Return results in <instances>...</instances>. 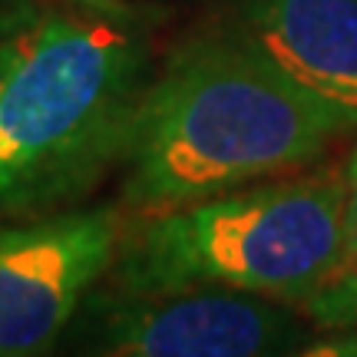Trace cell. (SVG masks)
Masks as SVG:
<instances>
[{
	"instance_id": "1",
	"label": "cell",
	"mask_w": 357,
	"mask_h": 357,
	"mask_svg": "<svg viewBox=\"0 0 357 357\" xmlns=\"http://www.w3.org/2000/svg\"><path fill=\"white\" fill-rule=\"evenodd\" d=\"M149 43L113 3L43 10L0 33V215H43L123 162Z\"/></svg>"
},
{
	"instance_id": "2",
	"label": "cell",
	"mask_w": 357,
	"mask_h": 357,
	"mask_svg": "<svg viewBox=\"0 0 357 357\" xmlns=\"http://www.w3.org/2000/svg\"><path fill=\"white\" fill-rule=\"evenodd\" d=\"M119 291L231 288L278 298L331 328L357 324L344 166L252 182L142 215L119 242Z\"/></svg>"
},
{
	"instance_id": "3",
	"label": "cell",
	"mask_w": 357,
	"mask_h": 357,
	"mask_svg": "<svg viewBox=\"0 0 357 357\" xmlns=\"http://www.w3.org/2000/svg\"><path fill=\"white\" fill-rule=\"evenodd\" d=\"M341 136L248 43H185L153 79L126 153L123 208L159 215L311 166Z\"/></svg>"
},
{
	"instance_id": "4",
	"label": "cell",
	"mask_w": 357,
	"mask_h": 357,
	"mask_svg": "<svg viewBox=\"0 0 357 357\" xmlns=\"http://www.w3.org/2000/svg\"><path fill=\"white\" fill-rule=\"evenodd\" d=\"M113 205L20 215L0 225V357H50L89 291L116 265Z\"/></svg>"
},
{
	"instance_id": "5",
	"label": "cell",
	"mask_w": 357,
	"mask_h": 357,
	"mask_svg": "<svg viewBox=\"0 0 357 357\" xmlns=\"http://www.w3.org/2000/svg\"><path fill=\"white\" fill-rule=\"evenodd\" d=\"M100 305L79 357H284L305 344L298 307L252 291H119Z\"/></svg>"
},
{
	"instance_id": "6",
	"label": "cell",
	"mask_w": 357,
	"mask_h": 357,
	"mask_svg": "<svg viewBox=\"0 0 357 357\" xmlns=\"http://www.w3.org/2000/svg\"><path fill=\"white\" fill-rule=\"evenodd\" d=\"M235 37L341 132L357 129V0H242Z\"/></svg>"
},
{
	"instance_id": "7",
	"label": "cell",
	"mask_w": 357,
	"mask_h": 357,
	"mask_svg": "<svg viewBox=\"0 0 357 357\" xmlns=\"http://www.w3.org/2000/svg\"><path fill=\"white\" fill-rule=\"evenodd\" d=\"M284 357H357V324L334 328V334L318 337V341H305Z\"/></svg>"
},
{
	"instance_id": "8",
	"label": "cell",
	"mask_w": 357,
	"mask_h": 357,
	"mask_svg": "<svg viewBox=\"0 0 357 357\" xmlns=\"http://www.w3.org/2000/svg\"><path fill=\"white\" fill-rule=\"evenodd\" d=\"M344 185H347V245H351V268L357 275V149L344 162Z\"/></svg>"
}]
</instances>
